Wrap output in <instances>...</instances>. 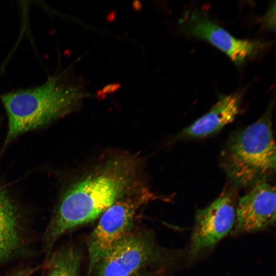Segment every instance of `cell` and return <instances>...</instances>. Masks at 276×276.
Returning <instances> with one entry per match:
<instances>
[{"instance_id":"cell-14","label":"cell","mask_w":276,"mask_h":276,"mask_svg":"<svg viewBox=\"0 0 276 276\" xmlns=\"http://www.w3.org/2000/svg\"><path fill=\"white\" fill-rule=\"evenodd\" d=\"M112 85H109L108 86V87L109 88H110V89L112 88H114L115 87H117V85H115L114 86H113V87H112L111 86ZM104 89L105 90L104 91L105 92H107L108 93V92L109 93V91H110L109 89H108V86H106L105 88H104ZM111 91V90H110Z\"/></svg>"},{"instance_id":"cell-1","label":"cell","mask_w":276,"mask_h":276,"mask_svg":"<svg viewBox=\"0 0 276 276\" xmlns=\"http://www.w3.org/2000/svg\"><path fill=\"white\" fill-rule=\"evenodd\" d=\"M132 157L113 158L73 185L62 197L47 237L51 243L67 232L92 221L140 184Z\"/></svg>"},{"instance_id":"cell-5","label":"cell","mask_w":276,"mask_h":276,"mask_svg":"<svg viewBox=\"0 0 276 276\" xmlns=\"http://www.w3.org/2000/svg\"><path fill=\"white\" fill-rule=\"evenodd\" d=\"M187 36L206 41L226 54L237 66L256 57L268 45L261 40L238 39L197 9L187 11L179 20Z\"/></svg>"},{"instance_id":"cell-8","label":"cell","mask_w":276,"mask_h":276,"mask_svg":"<svg viewBox=\"0 0 276 276\" xmlns=\"http://www.w3.org/2000/svg\"><path fill=\"white\" fill-rule=\"evenodd\" d=\"M145 237L128 234L118 242L97 266L98 276H127L137 272L153 254Z\"/></svg>"},{"instance_id":"cell-10","label":"cell","mask_w":276,"mask_h":276,"mask_svg":"<svg viewBox=\"0 0 276 276\" xmlns=\"http://www.w3.org/2000/svg\"><path fill=\"white\" fill-rule=\"evenodd\" d=\"M19 245L16 209L6 192L0 188V262L12 256Z\"/></svg>"},{"instance_id":"cell-9","label":"cell","mask_w":276,"mask_h":276,"mask_svg":"<svg viewBox=\"0 0 276 276\" xmlns=\"http://www.w3.org/2000/svg\"><path fill=\"white\" fill-rule=\"evenodd\" d=\"M242 94L238 91L221 96L210 110L181 131L177 139L203 138L232 123L239 113Z\"/></svg>"},{"instance_id":"cell-4","label":"cell","mask_w":276,"mask_h":276,"mask_svg":"<svg viewBox=\"0 0 276 276\" xmlns=\"http://www.w3.org/2000/svg\"><path fill=\"white\" fill-rule=\"evenodd\" d=\"M155 197L148 188L140 185L102 213L88 240L90 271L118 242L128 234L137 211Z\"/></svg>"},{"instance_id":"cell-15","label":"cell","mask_w":276,"mask_h":276,"mask_svg":"<svg viewBox=\"0 0 276 276\" xmlns=\"http://www.w3.org/2000/svg\"><path fill=\"white\" fill-rule=\"evenodd\" d=\"M127 276H140V275L136 272L135 273H133L132 274H130V275H127Z\"/></svg>"},{"instance_id":"cell-13","label":"cell","mask_w":276,"mask_h":276,"mask_svg":"<svg viewBox=\"0 0 276 276\" xmlns=\"http://www.w3.org/2000/svg\"><path fill=\"white\" fill-rule=\"evenodd\" d=\"M32 273V270H22L15 273L12 276H29Z\"/></svg>"},{"instance_id":"cell-12","label":"cell","mask_w":276,"mask_h":276,"mask_svg":"<svg viewBox=\"0 0 276 276\" xmlns=\"http://www.w3.org/2000/svg\"><path fill=\"white\" fill-rule=\"evenodd\" d=\"M263 25L268 30L274 31L275 30V2L271 5L262 20Z\"/></svg>"},{"instance_id":"cell-3","label":"cell","mask_w":276,"mask_h":276,"mask_svg":"<svg viewBox=\"0 0 276 276\" xmlns=\"http://www.w3.org/2000/svg\"><path fill=\"white\" fill-rule=\"evenodd\" d=\"M222 156L228 177L239 186L256 183L274 172L275 144L269 112L233 135Z\"/></svg>"},{"instance_id":"cell-6","label":"cell","mask_w":276,"mask_h":276,"mask_svg":"<svg viewBox=\"0 0 276 276\" xmlns=\"http://www.w3.org/2000/svg\"><path fill=\"white\" fill-rule=\"evenodd\" d=\"M236 210L233 197L226 192L208 206L197 211L191 239V258L214 246L232 230Z\"/></svg>"},{"instance_id":"cell-11","label":"cell","mask_w":276,"mask_h":276,"mask_svg":"<svg viewBox=\"0 0 276 276\" xmlns=\"http://www.w3.org/2000/svg\"><path fill=\"white\" fill-rule=\"evenodd\" d=\"M80 260L79 254L72 247L57 252L52 259L49 276H77Z\"/></svg>"},{"instance_id":"cell-2","label":"cell","mask_w":276,"mask_h":276,"mask_svg":"<svg viewBox=\"0 0 276 276\" xmlns=\"http://www.w3.org/2000/svg\"><path fill=\"white\" fill-rule=\"evenodd\" d=\"M84 96L80 86L68 81L63 74L34 88L1 95L8 118L6 143L68 113Z\"/></svg>"},{"instance_id":"cell-7","label":"cell","mask_w":276,"mask_h":276,"mask_svg":"<svg viewBox=\"0 0 276 276\" xmlns=\"http://www.w3.org/2000/svg\"><path fill=\"white\" fill-rule=\"evenodd\" d=\"M275 223V189L265 179L255 184L240 200L236 220L232 230L234 236L263 230Z\"/></svg>"}]
</instances>
